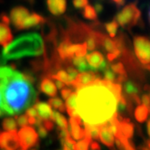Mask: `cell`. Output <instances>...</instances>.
Returning <instances> with one entry per match:
<instances>
[{"instance_id": "cell-1", "label": "cell", "mask_w": 150, "mask_h": 150, "mask_svg": "<svg viewBox=\"0 0 150 150\" xmlns=\"http://www.w3.org/2000/svg\"><path fill=\"white\" fill-rule=\"evenodd\" d=\"M76 110L84 123L101 125L117 112L119 100L99 77L92 84L76 90Z\"/></svg>"}, {"instance_id": "cell-2", "label": "cell", "mask_w": 150, "mask_h": 150, "mask_svg": "<svg viewBox=\"0 0 150 150\" xmlns=\"http://www.w3.org/2000/svg\"><path fill=\"white\" fill-rule=\"evenodd\" d=\"M35 78L9 66L0 67L1 109L7 115H17L38 100L33 87Z\"/></svg>"}, {"instance_id": "cell-3", "label": "cell", "mask_w": 150, "mask_h": 150, "mask_svg": "<svg viewBox=\"0 0 150 150\" xmlns=\"http://www.w3.org/2000/svg\"><path fill=\"white\" fill-rule=\"evenodd\" d=\"M44 52L45 45L41 35L30 33L19 36L6 45L1 56L6 62L7 60H16L28 56H39Z\"/></svg>"}, {"instance_id": "cell-4", "label": "cell", "mask_w": 150, "mask_h": 150, "mask_svg": "<svg viewBox=\"0 0 150 150\" xmlns=\"http://www.w3.org/2000/svg\"><path fill=\"white\" fill-rule=\"evenodd\" d=\"M141 12L136 4L131 3L126 6L121 11L116 15V22L117 25H121L124 28L130 29L131 27L137 25L138 21L140 20Z\"/></svg>"}, {"instance_id": "cell-5", "label": "cell", "mask_w": 150, "mask_h": 150, "mask_svg": "<svg viewBox=\"0 0 150 150\" xmlns=\"http://www.w3.org/2000/svg\"><path fill=\"white\" fill-rule=\"evenodd\" d=\"M134 50L138 61L148 70L150 62V44L147 37L142 35L136 36L134 38Z\"/></svg>"}, {"instance_id": "cell-6", "label": "cell", "mask_w": 150, "mask_h": 150, "mask_svg": "<svg viewBox=\"0 0 150 150\" xmlns=\"http://www.w3.org/2000/svg\"><path fill=\"white\" fill-rule=\"evenodd\" d=\"M19 146L24 150H28L38 145V135L32 127H24L17 133Z\"/></svg>"}, {"instance_id": "cell-7", "label": "cell", "mask_w": 150, "mask_h": 150, "mask_svg": "<svg viewBox=\"0 0 150 150\" xmlns=\"http://www.w3.org/2000/svg\"><path fill=\"white\" fill-rule=\"evenodd\" d=\"M0 147L6 150H17L19 147V139L16 130L0 134Z\"/></svg>"}, {"instance_id": "cell-8", "label": "cell", "mask_w": 150, "mask_h": 150, "mask_svg": "<svg viewBox=\"0 0 150 150\" xmlns=\"http://www.w3.org/2000/svg\"><path fill=\"white\" fill-rule=\"evenodd\" d=\"M98 78L97 73L89 71H84L77 75V77L75 78L74 81H71L70 86L73 88L74 90H78L79 88H81L83 86H87V85L92 84V82Z\"/></svg>"}, {"instance_id": "cell-9", "label": "cell", "mask_w": 150, "mask_h": 150, "mask_svg": "<svg viewBox=\"0 0 150 150\" xmlns=\"http://www.w3.org/2000/svg\"><path fill=\"white\" fill-rule=\"evenodd\" d=\"M86 62H88V65L90 66V69L91 71H103L108 63L104 60L103 55L100 52H91V53L86 55Z\"/></svg>"}, {"instance_id": "cell-10", "label": "cell", "mask_w": 150, "mask_h": 150, "mask_svg": "<svg viewBox=\"0 0 150 150\" xmlns=\"http://www.w3.org/2000/svg\"><path fill=\"white\" fill-rule=\"evenodd\" d=\"M117 119L120 120L119 128H117V135L115 137L116 138H126L130 139L133 137L134 133V125L130 123L129 119H124L122 117H120L117 114Z\"/></svg>"}, {"instance_id": "cell-11", "label": "cell", "mask_w": 150, "mask_h": 150, "mask_svg": "<svg viewBox=\"0 0 150 150\" xmlns=\"http://www.w3.org/2000/svg\"><path fill=\"white\" fill-rule=\"evenodd\" d=\"M29 10L24 6H16L14 7L11 12H10V17L9 19L15 25V27L17 29L19 25L29 16Z\"/></svg>"}, {"instance_id": "cell-12", "label": "cell", "mask_w": 150, "mask_h": 150, "mask_svg": "<svg viewBox=\"0 0 150 150\" xmlns=\"http://www.w3.org/2000/svg\"><path fill=\"white\" fill-rule=\"evenodd\" d=\"M45 18L42 16L36 14V13H33L29 15L22 23L19 25V26L17 27V30H25V29H29L32 27H35L40 25H42L45 23Z\"/></svg>"}, {"instance_id": "cell-13", "label": "cell", "mask_w": 150, "mask_h": 150, "mask_svg": "<svg viewBox=\"0 0 150 150\" xmlns=\"http://www.w3.org/2000/svg\"><path fill=\"white\" fill-rule=\"evenodd\" d=\"M47 7L53 16H61L66 10V0H46Z\"/></svg>"}, {"instance_id": "cell-14", "label": "cell", "mask_w": 150, "mask_h": 150, "mask_svg": "<svg viewBox=\"0 0 150 150\" xmlns=\"http://www.w3.org/2000/svg\"><path fill=\"white\" fill-rule=\"evenodd\" d=\"M81 120L70 117V135H71V137L76 140H80L84 137V129L81 127Z\"/></svg>"}, {"instance_id": "cell-15", "label": "cell", "mask_w": 150, "mask_h": 150, "mask_svg": "<svg viewBox=\"0 0 150 150\" xmlns=\"http://www.w3.org/2000/svg\"><path fill=\"white\" fill-rule=\"evenodd\" d=\"M99 138H100L101 142L109 146L110 148H112L114 146V137L110 131L108 126L106 123L100 125V136Z\"/></svg>"}, {"instance_id": "cell-16", "label": "cell", "mask_w": 150, "mask_h": 150, "mask_svg": "<svg viewBox=\"0 0 150 150\" xmlns=\"http://www.w3.org/2000/svg\"><path fill=\"white\" fill-rule=\"evenodd\" d=\"M34 108L37 111L38 117L41 120H50L52 113V110L51 106L45 102H39L38 100L35 102Z\"/></svg>"}, {"instance_id": "cell-17", "label": "cell", "mask_w": 150, "mask_h": 150, "mask_svg": "<svg viewBox=\"0 0 150 150\" xmlns=\"http://www.w3.org/2000/svg\"><path fill=\"white\" fill-rule=\"evenodd\" d=\"M40 90L42 92H44L45 94L50 96V97L57 96V88L49 77L42 79L40 84Z\"/></svg>"}, {"instance_id": "cell-18", "label": "cell", "mask_w": 150, "mask_h": 150, "mask_svg": "<svg viewBox=\"0 0 150 150\" xmlns=\"http://www.w3.org/2000/svg\"><path fill=\"white\" fill-rule=\"evenodd\" d=\"M13 35L11 30L9 28V25L0 22V45L6 46L12 42Z\"/></svg>"}, {"instance_id": "cell-19", "label": "cell", "mask_w": 150, "mask_h": 150, "mask_svg": "<svg viewBox=\"0 0 150 150\" xmlns=\"http://www.w3.org/2000/svg\"><path fill=\"white\" fill-rule=\"evenodd\" d=\"M124 90L126 92V95L128 96V98L133 100L137 104L140 103V100L138 98L139 89L135 83H133L130 81H127L124 84Z\"/></svg>"}, {"instance_id": "cell-20", "label": "cell", "mask_w": 150, "mask_h": 150, "mask_svg": "<svg viewBox=\"0 0 150 150\" xmlns=\"http://www.w3.org/2000/svg\"><path fill=\"white\" fill-rule=\"evenodd\" d=\"M149 108L145 105H138L135 110V117L139 123H143L147 120Z\"/></svg>"}, {"instance_id": "cell-21", "label": "cell", "mask_w": 150, "mask_h": 150, "mask_svg": "<svg viewBox=\"0 0 150 150\" xmlns=\"http://www.w3.org/2000/svg\"><path fill=\"white\" fill-rule=\"evenodd\" d=\"M52 120L54 121L57 125L59 129H68V123L66 119L64 117L61 113L57 112V111H52V116H51V119Z\"/></svg>"}, {"instance_id": "cell-22", "label": "cell", "mask_w": 150, "mask_h": 150, "mask_svg": "<svg viewBox=\"0 0 150 150\" xmlns=\"http://www.w3.org/2000/svg\"><path fill=\"white\" fill-rule=\"evenodd\" d=\"M71 61H72L73 65L77 68V71H79L81 72L91 71L90 66L88 65V63L86 62V59H85L84 56H81V57H73L71 59Z\"/></svg>"}, {"instance_id": "cell-23", "label": "cell", "mask_w": 150, "mask_h": 150, "mask_svg": "<svg viewBox=\"0 0 150 150\" xmlns=\"http://www.w3.org/2000/svg\"><path fill=\"white\" fill-rule=\"evenodd\" d=\"M102 71H103V74H104V80L105 81L112 82V83H117V84L121 83V81H120V77L117 76V75L111 70V68L110 67L109 64L107 65V67Z\"/></svg>"}, {"instance_id": "cell-24", "label": "cell", "mask_w": 150, "mask_h": 150, "mask_svg": "<svg viewBox=\"0 0 150 150\" xmlns=\"http://www.w3.org/2000/svg\"><path fill=\"white\" fill-rule=\"evenodd\" d=\"M111 68V70L117 75V76L120 77L121 82H123L124 81L127 80V73L125 70V67L123 65V63L121 62H117V63H114V64H111L110 66Z\"/></svg>"}, {"instance_id": "cell-25", "label": "cell", "mask_w": 150, "mask_h": 150, "mask_svg": "<svg viewBox=\"0 0 150 150\" xmlns=\"http://www.w3.org/2000/svg\"><path fill=\"white\" fill-rule=\"evenodd\" d=\"M116 144H117V146L120 150H136L133 143L129 139H126L123 137L116 138Z\"/></svg>"}, {"instance_id": "cell-26", "label": "cell", "mask_w": 150, "mask_h": 150, "mask_svg": "<svg viewBox=\"0 0 150 150\" xmlns=\"http://www.w3.org/2000/svg\"><path fill=\"white\" fill-rule=\"evenodd\" d=\"M49 78L50 79L59 80V81H62L64 84H67L68 86H70V84H71V81H70L68 73L66 72V71H63V70L58 71L56 72V74H51V75H49Z\"/></svg>"}, {"instance_id": "cell-27", "label": "cell", "mask_w": 150, "mask_h": 150, "mask_svg": "<svg viewBox=\"0 0 150 150\" xmlns=\"http://www.w3.org/2000/svg\"><path fill=\"white\" fill-rule=\"evenodd\" d=\"M2 127L5 130L7 131H16V121L13 117H6L2 122Z\"/></svg>"}, {"instance_id": "cell-28", "label": "cell", "mask_w": 150, "mask_h": 150, "mask_svg": "<svg viewBox=\"0 0 150 150\" xmlns=\"http://www.w3.org/2000/svg\"><path fill=\"white\" fill-rule=\"evenodd\" d=\"M76 99H77V93L76 92H71V95L66 99V110H67V111L76 110Z\"/></svg>"}, {"instance_id": "cell-29", "label": "cell", "mask_w": 150, "mask_h": 150, "mask_svg": "<svg viewBox=\"0 0 150 150\" xmlns=\"http://www.w3.org/2000/svg\"><path fill=\"white\" fill-rule=\"evenodd\" d=\"M91 141V139L84 137L83 138L80 139V141L75 143L73 150H89Z\"/></svg>"}, {"instance_id": "cell-30", "label": "cell", "mask_w": 150, "mask_h": 150, "mask_svg": "<svg viewBox=\"0 0 150 150\" xmlns=\"http://www.w3.org/2000/svg\"><path fill=\"white\" fill-rule=\"evenodd\" d=\"M82 15L85 18L90 19V20H96L97 19V13L94 10L92 6L87 5L86 6L84 7Z\"/></svg>"}, {"instance_id": "cell-31", "label": "cell", "mask_w": 150, "mask_h": 150, "mask_svg": "<svg viewBox=\"0 0 150 150\" xmlns=\"http://www.w3.org/2000/svg\"><path fill=\"white\" fill-rule=\"evenodd\" d=\"M49 105L53 107L56 110H59L61 112L65 111V107L62 102V100L59 98H52L49 100Z\"/></svg>"}, {"instance_id": "cell-32", "label": "cell", "mask_w": 150, "mask_h": 150, "mask_svg": "<svg viewBox=\"0 0 150 150\" xmlns=\"http://www.w3.org/2000/svg\"><path fill=\"white\" fill-rule=\"evenodd\" d=\"M117 26H119V25H117V23L116 22V21H111V22L107 23L105 25L106 30L109 33V35H110V37L114 38L116 36L117 31Z\"/></svg>"}, {"instance_id": "cell-33", "label": "cell", "mask_w": 150, "mask_h": 150, "mask_svg": "<svg viewBox=\"0 0 150 150\" xmlns=\"http://www.w3.org/2000/svg\"><path fill=\"white\" fill-rule=\"evenodd\" d=\"M88 3H89L88 0H72V5L74 8H76L78 10L84 8L88 5Z\"/></svg>"}, {"instance_id": "cell-34", "label": "cell", "mask_w": 150, "mask_h": 150, "mask_svg": "<svg viewBox=\"0 0 150 150\" xmlns=\"http://www.w3.org/2000/svg\"><path fill=\"white\" fill-rule=\"evenodd\" d=\"M16 121L17 122L19 127H26L28 125V120H27V116L26 115H21L16 117Z\"/></svg>"}, {"instance_id": "cell-35", "label": "cell", "mask_w": 150, "mask_h": 150, "mask_svg": "<svg viewBox=\"0 0 150 150\" xmlns=\"http://www.w3.org/2000/svg\"><path fill=\"white\" fill-rule=\"evenodd\" d=\"M66 72H67L68 75H69V78H70L71 83L72 81L75 80V78H76V77H77V75L79 74V73H78V71H77V70H75V69L72 68V67H68Z\"/></svg>"}, {"instance_id": "cell-36", "label": "cell", "mask_w": 150, "mask_h": 150, "mask_svg": "<svg viewBox=\"0 0 150 150\" xmlns=\"http://www.w3.org/2000/svg\"><path fill=\"white\" fill-rule=\"evenodd\" d=\"M26 116H27V117H38V115H37V111H36V110L34 108V107H29L28 109H26Z\"/></svg>"}, {"instance_id": "cell-37", "label": "cell", "mask_w": 150, "mask_h": 150, "mask_svg": "<svg viewBox=\"0 0 150 150\" xmlns=\"http://www.w3.org/2000/svg\"><path fill=\"white\" fill-rule=\"evenodd\" d=\"M42 126L45 127V128L47 131L48 130L51 131L53 128V123L49 120H44V121H42Z\"/></svg>"}, {"instance_id": "cell-38", "label": "cell", "mask_w": 150, "mask_h": 150, "mask_svg": "<svg viewBox=\"0 0 150 150\" xmlns=\"http://www.w3.org/2000/svg\"><path fill=\"white\" fill-rule=\"evenodd\" d=\"M71 93V90L70 88H63L61 90V95L63 100H66Z\"/></svg>"}, {"instance_id": "cell-39", "label": "cell", "mask_w": 150, "mask_h": 150, "mask_svg": "<svg viewBox=\"0 0 150 150\" xmlns=\"http://www.w3.org/2000/svg\"><path fill=\"white\" fill-rule=\"evenodd\" d=\"M141 100L143 102V105L149 108V95L148 94H143L141 97Z\"/></svg>"}, {"instance_id": "cell-40", "label": "cell", "mask_w": 150, "mask_h": 150, "mask_svg": "<svg viewBox=\"0 0 150 150\" xmlns=\"http://www.w3.org/2000/svg\"><path fill=\"white\" fill-rule=\"evenodd\" d=\"M94 10L96 11V13H98V14H100V13H101L102 12V10H103V5L101 4V3H98V2H96L95 4H94Z\"/></svg>"}, {"instance_id": "cell-41", "label": "cell", "mask_w": 150, "mask_h": 150, "mask_svg": "<svg viewBox=\"0 0 150 150\" xmlns=\"http://www.w3.org/2000/svg\"><path fill=\"white\" fill-rule=\"evenodd\" d=\"M91 150H100V146L98 142L96 141H91Z\"/></svg>"}, {"instance_id": "cell-42", "label": "cell", "mask_w": 150, "mask_h": 150, "mask_svg": "<svg viewBox=\"0 0 150 150\" xmlns=\"http://www.w3.org/2000/svg\"><path fill=\"white\" fill-rule=\"evenodd\" d=\"M52 80L54 81V82H55V84H56V88H57V89L62 90V89L64 88V86H65V84H64L62 81H59V80H56V79H52Z\"/></svg>"}, {"instance_id": "cell-43", "label": "cell", "mask_w": 150, "mask_h": 150, "mask_svg": "<svg viewBox=\"0 0 150 150\" xmlns=\"http://www.w3.org/2000/svg\"><path fill=\"white\" fill-rule=\"evenodd\" d=\"M111 1L117 6V7H121L126 3V0H111Z\"/></svg>"}, {"instance_id": "cell-44", "label": "cell", "mask_w": 150, "mask_h": 150, "mask_svg": "<svg viewBox=\"0 0 150 150\" xmlns=\"http://www.w3.org/2000/svg\"><path fill=\"white\" fill-rule=\"evenodd\" d=\"M0 19H1V21H2L3 23H5L6 25H9L10 24V19H9V17H7L4 14H2L1 16H0Z\"/></svg>"}, {"instance_id": "cell-45", "label": "cell", "mask_w": 150, "mask_h": 150, "mask_svg": "<svg viewBox=\"0 0 150 150\" xmlns=\"http://www.w3.org/2000/svg\"><path fill=\"white\" fill-rule=\"evenodd\" d=\"M141 150H149V142H148V140L146 141V146H143V148H141Z\"/></svg>"}, {"instance_id": "cell-46", "label": "cell", "mask_w": 150, "mask_h": 150, "mask_svg": "<svg viewBox=\"0 0 150 150\" xmlns=\"http://www.w3.org/2000/svg\"><path fill=\"white\" fill-rule=\"evenodd\" d=\"M149 126H150V123H149V120H147V123H146V132H147V134H148V135L150 134V130H149Z\"/></svg>"}, {"instance_id": "cell-47", "label": "cell", "mask_w": 150, "mask_h": 150, "mask_svg": "<svg viewBox=\"0 0 150 150\" xmlns=\"http://www.w3.org/2000/svg\"><path fill=\"white\" fill-rule=\"evenodd\" d=\"M6 115V112L3 110V109H1L0 108V117H4Z\"/></svg>"}, {"instance_id": "cell-48", "label": "cell", "mask_w": 150, "mask_h": 150, "mask_svg": "<svg viewBox=\"0 0 150 150\" xmlns=\"http://www.w3.org/2000/svg\"><path fill=\"white\" fill-rule=\"evenodd\" d=\"M5 62H6V61L2 58V56H0V65H3Z\"/></svg>"}, {"instance_id": "cell-49", "label": "cell", "mask_w": 150, "mask_h": 150, "mask_svg": "<svg viewBox=\"0 0 150 150\" xmlns=\"http://www.w3.org/2000/svg\"><path fill=\"white\" fill-rule=\"evenodd\" d=\"M0 108H1V95H0Z\"/></svg>"}, {"instance_id": "cell-50", "label": "cell", "mask_w": 150, "mask_h": 150, "mask_svg": "<svg viewBox=\"0 0 150 150\" xmlns=\"http://www.w3.org/2000/svg\"><path fill=\"white\" fill-rule=\"evenodd\" d=\"M2 150H6V149H2Z\"/></svg>"}, {"instance_id": "cell-51", "label": "cell", "mask_w": 150, "mask_h": 150, "mask_svg": "<svg viewBox=\"0 0 150 150\" xmlns=\"http://www.w3.org/2000/svg\"><path fill=\"white\" fill-rule=\"evenodd\" d=\"M62 150H65V149H62Z\"/></svg>"}, {"instance_id": "cell-52", "label": "cell", "mask_w": 150, "mask_h": 150, "mask_svg": "<svg viewBox=\"0 0 150 150\" xmlns=\"http://www.w3.org/2000/svg\"><path fill=\"white\" fill-rule=\"evenodd\" d=\"M34 150H35V149H34Z\"/></svg>"}]
</instances>
